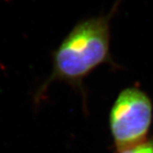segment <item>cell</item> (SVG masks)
<instances>
[{
    "label": "cell",
    "mask_w": 153,
    "mask_h": 153,
    "mask_svg": "<svg viewBox=\"0 0 153 153\" xmlns=\"http://www.w3.org/2000/svg\"><path fill=\"white\" fill-rule=\"evenodd\" d=\"M117 2L106 15L84 19L74 26L53 54V69L34 94L35 104L44 100L51 83L64 82L84 96L83 79L98 66L113 64L110 52L111 21L118 9Z\"/></svg>",
    "instance_id": "6da1fadb"
},
{
    "label": "cell",
    "mask_w": 153,
    "mask_h": 153,
    "mask_svg": "<svg viewBox=\"0 0 153 153\" xmlns=\"http://www.w3.org/2000/svg\"><path fill=\"white\" fill-rule=\"evenodd\" d=\"M152 100L138 88H124L109 115L110 130L117 151L146 140L152 123Z\"/></svg>",
    "instance_id": "7a4b0ae2"
},
{
    "label": "cell",
    "mask_w": 153,
    "mask_h": 153,
    "mask_svg": "<svg viewBox=\"0 0 153 153\" xmlns=\"http://www.w3.org/2000/svg\"><path fill=\"white\" fill-rule=\"evenodd\" d=\"M117 153H153V140H146L130 147L119 150Z\"/></svg>",
    "instance_id": "3957f363"
}]
</instances>
